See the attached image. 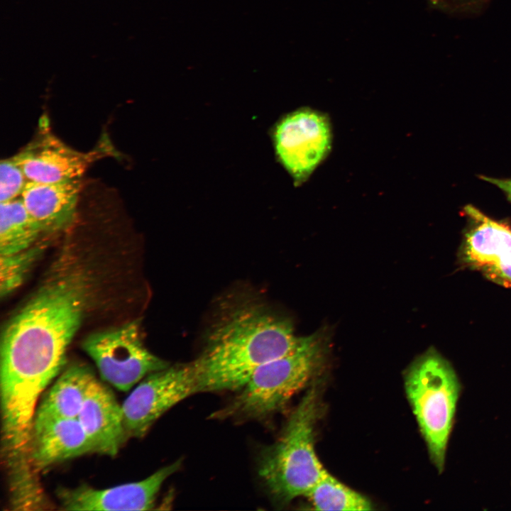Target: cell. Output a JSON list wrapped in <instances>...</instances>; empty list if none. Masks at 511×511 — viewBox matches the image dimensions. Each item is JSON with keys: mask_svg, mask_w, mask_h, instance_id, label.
I'll use <instances>...</instances> for the list:
<instances>
[{"mask_svg": "<svg viewBox=\"0 0 511 511\" xmlns=\"http://www.w3.org/2000/svg\"><path fill=\"white\" fill-rule=\"evenodd\" d=\"M86 302L79 281L57 278L6 324L1 339L0 388L2 434L7 439L30 438L39 397L62 372Z\"/></svg>", "mask_w": 511, "mask_h": 511, "instance_id": "cell-1", "label": "cell"}, {"mask_svg": "<svg viewBox=\"0 0 511 511\" xmlns=\"http://www.w3.org/2000/svg\"><path fill=\"white\" fill-rule=\"evenodd\" d=\"M302 339L288 319L265 308L233 310L210 331L204 351L195 359L198 392L240 390L256 369L291 352Z\"/></svg>", "mask_w": 511, "mask_h": 511, "instance_id": "cell-2", "label": "cell"}, {"mask_svg": "<svg viewBox=\"0 0 511 511\" xmlns=\"http://www.w3.org/2000/svg\"><path fill=\"white\" fill-rule=\"evenodd\" d=\"M320 411L319 390L314 385L290 416L278 440L261 454L259 476L273 497L281 503L307 497L326 472L314 450Z\"/></svg>", "mask_w": 511, "mask_h": 511, "instance_id": "cell-3", "label": "cell"}, {"mask_svg": "<svg viewBox=\"0 0 511 511\" xmlns=\"http://www.w3.org/2000/svg\"><path fill=\"white\" fill-rule=\"evenodd\" d=\"M324 345L318 335L304 336L291 352L260 366L238 395L214 413L215 419L262 420L280 411L317 374Z\"/></svg>", "mask_w": 511, "mask_h": 511, "instance_id": "cell-4", "label": "cell"}, {"mask_svg": "<svg viewBox=\"0 0 511 511\" xmlns=\"http://www.w3.org/2000/svg\"><path fill=\"white\" fill-rule=\"evenodd\" d=\"M407 397L437 471H444L461 383L450 362L430 348L417 358L405 375Z\"/></svg>", "mask_w": 511, "mask_h": 511, "instance_id": "cell-5", "label": "cell"}, {"mask_svg": "<svg viewBox=\"0 0 511 511\" xmlns=\"http://www.w3.org/2000/svg\"><path fill=\"white\" fill-rule=\"evenodd\" d=\"M82 347L103 379L121 391L170 366L145 346L137 321L92 334Z\"/></svg>", "mask_w": 511, "mask_h": 511, "instance_id": "cell-6", "label": "cell"}, {"mask_svg": "<svg viewBox=\"0 0 511 511\" xmlns=\"http://www.w3.org/2000/svg\"><path fill=\"white\" fill-rule=\"evenodd\" d=\"M196 361L180 363L145 376L121 405L127 437L141 438L167 410L198 392Z\"/></svg>", "mask_w": 511, "mask_h": 511, "instance_id": "cell-7", "label": "cell"}, {"mask_svg": "<svg viewBox=\"0 0 511 511\" xmlns=\"http://www.w3.org/2000/svg\"><path fill=\"white\" fill-rule=\"evenodd\" d=\"M278 159L296 184L304 182L329 153L331 130L327 117L303 108L283 116L273 131Z\"/></svg>", "mask_w": 511, "mask_h": 511, "instance_id": "cell-8", "label": "cell"}, {"mask_svg": "<svg viewBox=\"0 0 511 511\" xmlns=\"http://www.w3.org/2000/svg\"><path fill=\"white\" fill-rule=\"evenodd\" d=\"M181 460L163 466L140 481L106 489L83 485L75 488H61L58 499L66 510H148L155 505L163 483L177 471Z\"/></svg>", "mask_w": 511, "mask_h": 511, "instance_id": "cell-9", "label": "cell"}, {"mask_svg": "<svg viewBox=\"0 0 511 511\" xmlns=\"http://www.w3.org/2000/svg\"><path fill=\"white\" fill-rule=\"evenodd\" d=\"M469 221L463 245L465 263L489 278L511 285V229L472 205L464 208Z\"/></svg>", "mask_w": 511, "mask_h": 511, "instance_id": "cell-10", "label": "cell"}, {"mask_svg": "<svg viewBox=\"0 0 511 511\" xmlns=\"http://www.w3.org/2000/svg\"><path fill=\"white\" fill-rule=\"evenodd\" d=\"M13 159L28 181L58 182L80 180L94 153L79 152L53 134H44L31 143Z\"/></svg>", "mask_w": 511, "mask_h": 511, "instance_id": "cell-11", "label": "cell"}, {"mask_svg": "<svg viewBox=\"0 0 511 511\" xmlns=\"http://www.w3.org/2000/svg\"><path fill=\"white\" fill-rule=\"evenodd\" d=\"M93 452V445L77 418L35 415L31 459L35 472Z\"/></svg>", "mask_w": 511, "mask_h": 511, "instance_id": "cell-12", "label": "cell"}, {"mask_svg": "<svg viewBox=\"0 0 511 511\" xmlns=\"http://www.w3.org/2000/svg\"><path fill=\"white\" fill-rule=\"evenodd\" d=\"M77 419L94 452L114 456L128 438L121 405L111 391L97 379L89 390Z\"/></svg>", "mask_w": 511, "mask_h": 511, "instance_id": "cell-13", "label": "cell"}, {"mask_svg": "<svg viewBox=\"0 0 511 511\" xmlns=\"http://www.w3.org/2000/svg\"><path fill=\"white\" fill-rule=\"evenodd\" d=\"M80 189V180L28 181L21 199L43 231L54 232L64 230L74 221Z\"/></svg>", "mask_w": 511, "mask_h": 511, "instance_id": "cell-14", "label": "cell"}, {"mask_svg": "<svg viewBox=\"0 0 511 511\" xmlns=\"http://www.w3.org/2000/svg\"><path fill=\"white\" fill-rule=\"evenodd\" d=\"M95 380L94 373L88 366L83 363L69 366L44 395L35 415L77 418Z\"/></svg>", "mask_w": 511, "mask_h": 511, "instance_id": "cell-15", "label": "cell"}, {"mask_svg": "<svg viewBox=\"0 0 511 511\" xmlns=\"http://www.w3.org/2000/svg\"><path fill=\"white\" fill-rule=\"evenodd\" d=\"M43 232L22 199L1 202L0 255H9L32 247Z\"/></svg>", "mask_w": 511, "mask_h": 511, "instance_id": "cell-16", "label": "cell"}, {"mask_svg": "<svg viewBox=\"0 0 511 511\" xmlns=\"http://www.w3.org/2000/svg\"><path fill=\"white\" fill-rule=\"evenodd\" d=\"M307 497L317 510H373L371 502L347 487L327 471L312 487Z\"/></svg>", "mask_w": 511, "mask_h": 511, "instance_id": "cell-17", "label": "cell"}, {"mask_svg": "<svg viewBox=\"0 0 511 511\" xmlns=\"http://www.w3.org/2000/svg\"><path fill=\"white\" fill-rule=\"evenodd\" d=\"M42 248L34 246L9 255H0V295L6 297L26 278Z\"/></svg>", "mask_w": 511, "mask_h": 511, "instance_id": "cell-18", "label": "cell"}, {"mask_svg": "<svg viewBox=\"0 0 511 511\" xmlns=\"http://www.w3.org/2000/svg\"><path fill=\"white\" fill-rule=\"evenodd\" d=\"M23 171L12 157L0 163V200L6 202L21 195L27 182Z\"/></svg>", "mask_w": 511, "mask_h": 511, "instance_id": "cell-19", "label": "cell"}, {"mask_svg": "<svg viewBox=\"0 0 511 511\" xmlns=\"http://www.w3.org/2000/svg\"><path fill=\"white\" fill-rule=\"evenodd\" d=\"M490 0H427L429 4L444 13L471 16L483 11Z\"/></svg>", "mask_w": 511, "mask_h": 511, "instance_id": "cell-20", "label": "cell"}, {"mask_svg": "<svg viewBox=\"0 0 511 511\" xmlns=\"http://www.w3.org/2000/svg\"><path fill=\"white\" fill-rule=\"evenodd\" d=\"M480 178L485 182L495 185L502 190L505 193L507 200L511 203V178H495L484 175L481 176Z\"/></svg>", "mask_w": 511, "mask_h": 511, "instance_id": "cell-21", "label": "cell"}]
</instances>
